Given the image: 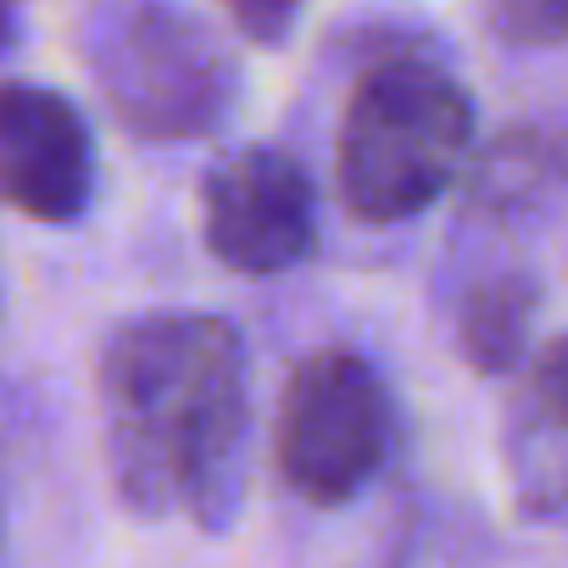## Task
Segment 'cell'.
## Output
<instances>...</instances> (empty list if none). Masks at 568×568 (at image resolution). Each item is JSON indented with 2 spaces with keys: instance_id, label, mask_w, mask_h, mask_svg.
<instances>
[{
  "instance_id": "1",
  "label": "cell",
  "mask_w": 568,
  "mask_h": 568,
  "mask_svg": "<svg viewBox=\"0 0 568 568\" xmlns=\"http://www.w3.org/2000/svg\"><path fill=\"white\" fill-rule=\"evenodd\" d=\"M101 446L112 490L140 518L223 535L251 468V363L212 313H151L101 352Z\"/></svg>"
},
{
  "instance_id": "2",
  "label": "cell",
  "mask_w": 568,
  "mask_h": 568,
  "mask_svg": "<svg viewBox=\"0 0 568 568\" xmlns=\"http://www.w3.org/2000/svg\"><path fill=\"white\" fill-rule=\"evenodd\" d=\"M479 140L474 95L429 51H390L346 95L335 184L357 223H407L429 212Z\"/></svg>"
},
{
  "instance_id": "3",
  "label": "cell",
  "mask_w": 568,
  "mask_h": 568,
  "mask_svg": "<svg viewBox=\"0 0 568 568\" xmlns=\"http://www.w3.org/2000/svg\"><path fill=\"white\" fill-rule=\"evenodd\" d=\"M95 79L118 123L156 145L212 134L240 95L234 51L212 23L179 7H134L106 18L95 34Z\"/></svg>"
},
{
  "instance_id": "4",
  "label": "cell",
  "mask_w": 568,
  "mask_h": 568,
  "mask_svg": "<svg viewBox=\"0 0 568 568\" xmlns=\"http://www.w3.org/2000/svg\"><path fill=\"white\" fill-rule=\"evenodd\" d=\"M390 446L396 402L363 352L324 346L291 368L273 418V463L302 501L346 507L385 474Z\"/></svg>"
},
{
  "instance_id": "5",
  "label": "cell",
  "mask_w": 568,
  "mask_h": 568,
  "mask_svg": "<svg viewBox=\"0 0 568 568\" xmlns=\"http://www.w3.org/2000/svg\"><path fill=\"white\" fill-rule=\"evenodd\" d=\"M201 240L240 278H278L318 251L313 173L278 145H245L201 179Z\"/></svg>"
},
{
  "instance_id": "6",
  "label": "cell",
  "mask_w": 568,
  "mask_h": 568,
  "mask_svg": "<svg viewBox=\"0 0 568 568\" xmlns=\"http://www.w3.org/2000/svg\"><path fill=\"white\" fill-rule=\"evenodd\" d=\"M95 201V134L84 112L29 79H0V206L34 223H79Z\"/></svg>"
},
{
  "instance_id": "7",
  "label": "cell",
  "mask_w": 568,
  "mask_h": 568,
  "mask_svg": "<svg viewBox=\"0 0 568 568\" xmlns=\"http://www.w3.org/2000/svg\"><path fill=\"white\" fill-rule=\"evenodd\" d=\"M501 457L524 518L568 513V335H551L524 363L501 429Z\"/></svg>"
},
{
  "instance_id": "8",
  "label": "cell",
  "mask_w": 568,
  "mask_h": 568,
  "mask_svg": "<svg viewBox=\"0 0 568 568\" xmlns=\"http://www.w3.org/2000/svg\"><path fill=\"white\" fill-rule=\"evenodd\" d=\"M468 212L479 217H535L568 195V123L529 118L501 129L468 156L463 173Z\"/></svg>"
},
{
  "instance_id": "9",
  "label": "cell",
  "mask_w": 568,
  "mask_h": 568,
  "mask_svg": "<svg viewBox=\"0 0 568 568\" xmlns=\"http://www.w3.org/2000/svg\"><path fill=\"white\" fill-rule=\"evenodd\" d=\"M535 313H540V278L529 267H496L485 278H474L463 302H457V352L474 374H518L529 357V335H535Z\"/></svg>"
},
{
  "instance_id": "10",
  "label": "cell",
  "mask_w": 568,
  "mask_h": 568,
  "mask_svg": "<svg viewBox=\"0 0 568 568\" xmlns=\"http://www.w3.org/2000/svg\"><path fill=\"white\" fill-rule=\"evenodd\" d=\"M485 29L513 51L568 45V0H496L485 12Z\"/></svg>"
},
{
  "instance_id": "11",
  "label": "cell",
  "mask_w": 568,
  "mask_h": 568,
  "mask_svg": "<svg viewBox=\"0 0 568 568\" xmlns=\"http://www.w3.org/2000/svg\"><path fill=\"white\" fill-rule=\"evenodd\" d=\"M229 23H234L251 45H284V34L296 29V7H291V0H278V7L240 0V7H229Z\"/></svg>"
},
{
  "instance_id": "12",
  "label": "cell",
  "mask_w": 568,
  "mask_h": 568,
  "mask_svg": "<svg viewBox=\"0 0 568 568\" xmlns=\"http://www.w3.org/2000/svg\"><path fill=\"white\" fill-rule=\"evenodd\" d=\"M18 45V12L12 7H0V57H7Z\"/></svg>"
}]
</instances>
